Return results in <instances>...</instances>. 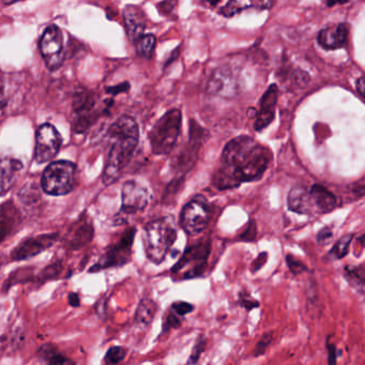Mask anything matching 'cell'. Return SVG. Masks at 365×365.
<instances>
[{
	"mask_svg": "<svg viewBox=\"0 0 365 365\" xmlns=\"http://www.w3.org/2000/svg\"><path fill=\"white\" fill-rule=\"evenodd\" d=\"M123 20H125L128 37L135 43L144 36V31L146 29V18L144 12L136 6H127L123 11Z\"/></svg>",
	"mask_w": 365,
	"mask_h": 365,
	"instance_id": "cell-17",
	"label": "cell"
},
{
	"mask_svg": "<svg viewBox=\"0 0 365 365\" xmlns=\"http://www.w3.org/2000/svg\"><path fill=\"white\" fill-rule=\"evenodd\" d=\"M270 149L251 136L241 135L226 144L220 166L213 175L212 183L217 190L238 187L241 183L257 181L270 165Z\"/></svg>",
	"mask_w": 365,
	"mask_h": 365,
	"instance_id": "cell-1",
	"label": "cell"
},
{
	"mask_svg": "<svg viewBox=\"0 0 365 365\" xmlns=\"http://www.w3.org/2000/svg\"><path fill=\"white\" fill-rule=\"evenodd\" d=\"M93 230L89 224H80L72 232L69 238V245L74 247H80L87 245L93 239Z\"/></svg>",
	"mask_w": 365,
	"mask_h": 365,
	"instance_id": "cell-26",
	"label": "cell"
},
{
	"mask_svg": "<svg viewBox=\"0 0 365 365\" xmlns=\"http://www.w3.org/2000/svg\"><path fill=\"white\" fill-rule=\"evenodd\" d=\"M277 99H279V88L275 84L271 85L260 100V108L256 114V121L254 123L256 131H262L272 123L275 116Z\"/></svg>",
	"mask_w": 365,
	"mask_h": 365,
	"instance_id": "cell-15",
	"label": "cell"
},
{
	"mask_svg": "<svg viewBox=\"0 0 365 365\" xmlns=\"http://www.w3.org/2000/svg\"><path fill=\"white\" fill-rule=\"evenodd\" d=\"M207 132L194 120L190 125V138L187 146L183 147L178 158L174 162L175 170L177 172L187 173L191 170L197 159L198 151L206 138Z\"/></svg>",
	"mask_w": 365,
	"mask_h": 365,
	"instance_id": "cell-11",
	"label": "cell"
},
{
	"mask_svg": "<svg viewBox=\"0 0 365 365\" xmlns=\"http://www.w3.org/2000/svg\"><path fill=\"white\" fill-rule=\"evenodd\" d=\"M181 326V319L174 313L168 314L164 317L163 331H170V329H177Z\"/></svg>",
	"mask_w": 365,
	"mask_h": 365,
	"instance_id": "cell-36",
	"label": "cell"
},
{
	"mask_svg": "<svg viewBox=\"0 0 365 365\" xmlns=\"http://www.w3.org/2000/svg\"><path fill=\"white\" fill-rule=\"evenodd\" d=\"M76 175V166L72 162H53L44 170L42 187L48 195H66L73 190Z\"/></svg>",
	"mask_w": 365,
	"mask_h": 365,
	"instance_id": "cell-5",
	"label": "cell"
},
{
	"mask_svg": "<svg viewBox=\"0 0 365 365\" xmlns=\"http://www.w3.org/2000/svg\"><path fill=\"white\" fill-rule=\"evenodd\" d=\"M207 91L224 98L234 97L237 93L236 78L228 68H217L209 78Z\"/></svg>",
	"mask_w": 365,
	"mask_h": 365,
	"instance_id": "cell-14",
	"label": "cell"
},
{
	"mask_svg": "<svg viewBox=\"0 0 365 365\" xmlns=\"http://www.w3.org/2000/svg\"><path fill=\"white\" fill-rule=\"evenodd\" d=\"M267 259H268V254L266 252L264 253H260L259 255L257 256L255 260L253 262V264H252V272H257L260 269L262 268V266H264L266 264Z\"/></svg>",
	"mask_w": 365,
	"mask_h": 365,
	"instance_id": "cell-40",
	"label": "cell"
},
{
	"mask_svg": "<svg viewBox=\"0 0 365 365\" xmlns=\"http://www.w3.org/2000/svg\"><path fill=\"white\" fill-rule=\"evenodd\" d=\"M348 35H349V25L346 23L331 25L318 33L317 42L324 50H337L347 44Z\"/></svg>",
	"mask_w": 365,
	"mask_h": 365,
	"instance_id": "cell-16",
	"label": "cell"
},
{
	"mask_svg": "<svg viewBox=\"0 0 365 365\" xmlns=\"http://www.w3.org/2000/svg\"><path fill=\"white\" fill-rule=\"evenodd\" d=\"M354 235H345L341 237L337 242L335 243L334 247H332L330 252H329V256L333 259H341L345 257L349 251V245L351 243Z\"/></svg>",
	"mask_w": 365,
	"mask_h": 365,
	"instance_id": "cell-28",
	"label": "cell"
},
{
	"mask_svg": "<svg viewBox=\"0 0 365 365\" xmlns=\"http://www.w3.org/2000/svg\"><path fill=\"white\" fill-rule=\"evenodd\" d=\"M123 215H133L146 208L149 202L148 191L135 181H128L123 187Z\"/></svg>",
	"mask_w": 365,
	"mask_h": 365,
	"instance_id": "cell-13",
	"label": "cell"
},
{
	"mask_svg": "<svg viewBox=\"0 0 365 365\" xmlns=\"http://www.w3.org/2000/svg\"><path fill=\"white\" fill-rule=\"evenodd\" d=\"M57 240H58L57 234L40 235V236L25 239L12 251L11 258L16 262L31 259L50 249Z\"/></svg>",
	"mask_w": 365,
	"mask_h": 365,
	"instance_id": "cell-12",
	"label": "cell"
},
{
	"mask_svg": "<svg viewBox=\"0 0 365 365\" xmlns=\"http://www.w3.org/2000/svg\"><path fill=\"white\" fill-rule=\"evenodd\" d=\"M40 51L50 71L59 69L65 59L63 33L58 27L51 25L40 40Z\"/></svg>",
	"mask_w": 365,
	"mask_h": 365,
	"instance_id": "cell-8",
	"label": "cell"
},
{
	"mask_svg": "<svg viewBox=\"0 0 365 365\" xmlns=\"http://www.w3.org/2000/svg\"><path fill=\"white\" fill-rule=\"evenodd\" d=\"M158 312V304L155 301L149 298H144L140 300L135 314V322L140 326L147 327L155 319V314Z\"/></svg>",
	"mask_w": 365,
	"mask_h": 365,
	"instance_id": "cell-24",
	"label": "cell"
},
{
	"mask_svg": "<svg viewBox=\"0 0 365 365\" xmlns=\"http://www.w3.org/2000/svg\"><path fill=\"white\" fill-rule=\"evenodd\" d=\"M332 230H331L330 227H324L318 232L317 235V241L319 245H326L329 241L332 239Z\"/></svg>",
	"mask_w": 365,
	"mask_h": 365,
	"instance_id": "cell-39",
	"label": "cell"
},
{
	"mask_svg": "<svg viewBox=\"0 0 365 365\" xmlns=\"http://www.w3.org/2000/svg\"><path fill=\"white\" fill-rule=\"evenodd\" d=\"M239 304L241 307H245L247 311H251V309L259 307V302L255 299L252 298L247 292H242L239 294Z\"/></svg>",
	"mask_w": 365,
	"mask_h": 365,
	"instance_id": "cell-33",
	"label": "cell"
},
{
	"mask_svg": "<svg viewBox=\"0 0 365 365\" xmlns=\"http://www.w3.org/2000/svg\"><path fill=\"white\" fill-rule=\"evenodd\" d=\"M108 138L112 140V147L103 173V182L108 185L118 180L133 155L140 138L138 123L132 117H120L110 125Z\"/></svg>",
	"mask_w": 365,
	"mask_h": 365,
	"instance_id": "cell-2",
	"label": "cell"
},
{
	"mask_svg": "<svg viewBox=\"0 0 365 365\" xmlns=\"http://www.w3.org/2000/svg\"><path fill=\"white\" fill-rule=\"evenodd\" d=\"M210 247L209 241L187 247L180 260L173 267L172 272H180L183 269L189 267V270L185 273V277L192 279V277H200L206 268Z\"/></svg>",
	"mask_w": 365,
	"mask_h": 365,
	"instance_id": "cell-10",
	"label": "cell"
},
{
	"mask_svg": "<svg viewBox=\"0 0 365 365\" xmlns=\"http://www.w3.org/2000/svg\"><path fill=\"white\" fill-rule=\"evenodd\" d=\"M210 221V207L208 200L202 195L192 198L180 215V225L190 236H197L208 227Z\"/></svg>",
	"mask_w": 365,
	"mask_h": 365,
	"instance_id": "cell-6",
	"label": "cell"
},
{
	"mask_svg": "<svg viewBox=\"0 0 365 365\" xmlns=\"http://www.w3.org/2000/svg\"><path fill=\"white\" fill-rule=\"evenodd\" d=\"M292 82L296 86L305 87L309 82V76L302 70H297L292 74Z\"/></svg>",
	"mask_w": 365,
	"mask_h": 365,
	"instance_id": "cell-37",
	"label": "cell"
},
{
	"mask_svg": "<svg viewBox=\"0 0 365 365\" xmlns=\"http://www.w3.org/2000/svg\"><path fill=\"white\" fill-rule=\"evenodd\" d=\"M134 236H135V228L125 230L120 239L106 250L100 262L91 267V272H98L103 269L123 266L129 262L131 259Z\"/></svg>",
	"mask_w": 365,
	"mask_h": 365,
	"instance_id": "cell-7",
	"label": "cell"
},
{
	"mask_svg": "<svg viewBox=\"0 0 365 365\" xmlns=\"http://www.w3.org/2000/svg\"><path fill=\"white\" fill-rule=\"evenodd\" d=\"M38 354L48 365H74L73 361L59 351L58 348L53 344H44L40 347Z\"/></svg>",
	"mask_w": 365,
	"mask_h": 365,
	"instance_id": "cell-23",
	"label": "cell"
},
{
	"mask_svg": "<svg viewBox=\"0 0 365 365\" xmlns=\"http://www.w3.org/2000/svg\"><path fill=\"white\" fill-rule=\"evenodd\" d=\"M194 307L189 302L185 301H177L172 304L173 313L176 314L177 316H185L187 314L191 313L193 311Z\"/></svg>",
	"mask_w": 365,
	"mask_h": 365,
	"instance_id": "cell-34",
	"label": "cell"
},
{
	"mask_svg": "<svg viewBox=\"0 0 365 365\" xmlns=\"http://www.w3.org/2000/svg\"><path fill=\"white\" fill-rule=\"evenodd\" d=\"M6 106V98L4 93L0 91V112L4 110Z\"/></svg>",
	"mask_w": 365,
	"mask_h": 365,
	"instance_id": "cell-45",
	"label": "cell"
},
{
	"mask_svg": "<svg viewBox=\"0 0 365 365\" xmlns=\"http://www.w3.org/2000/svg\"><path fill=\"white\" fill-rule=\"evenodd\" d=\"M155 43H157V39L155 36L151 34L143 36L140 40L135 42L138 54L144 58L150 59L155 52Z\"/></svg>",
	"mask_w": 365,
	"mask_h": 365,
	"instance_id": "cell-27",
	"label": "cell"
},
{
	"mask_svg": "<svg viewBox=\"0 0 365 365\" xmlns=\"http://www.w3.org/2000/svg\"><path fill=\"white\" fill-rule=\"evenodd\" d=\"M215 6H220L219 14L221 16H225V18H232V16H236L237 14L245 9H270L273 3H270V1H251V3L227 1V3L221 4L220 1H217Z\"/></svg>",
	"mask_w": 365,
	"mask_h": 365,
	"instance_id": "cell-20",
	"label": "cell"
},
{
	"mask_svg": "<svg viewBox=\"0 0 365 365\" xmlns=\"http://www.w3.org/2000/svg\"><path fill=\"white\" fill-rule=\"evenodd\" d=\"M93 106V97L87 93H78L74 100L76 113L87 112Z\"/></svg>",
	"mask_w": 365,
	"mask_h": 365,
	"instance_id": "cell-30",
	"label": "cell"
},
{
	"mask_svg": "<svg viewBox=\"0 0 365 365\" xmlns=\"http://www.w3.org/2000/svg\"><path fill=\"white\" fill-rule=\"evenodd\" d=\"M344 277L352 288L361 294H364L365 269L363 264L360 266H346L344 268Z\"/></svg>",
	"mask_w": 365,
	"mask_h": 365,
	"instance_id": "cell-25",
	"label": "cell"
},
{
	"mask_svg": "<svg viewBox=\"0 0 365 365\" xmlns=\"http://www.w3.org/2000/svg\"><path fill=\"white\" fill-rule=\"evenodd\" d=\"M127 354V350L121 346H115V347L110 348L108 352H106V356H104V364L106 365H115L118 364L119 362L125 358Z\"/></svg>",
	"mask_w": 365,
	"mask_h": 365,
	"instance_id": "cell-29",
	"label": "cell"
},
{
	"mask_svg": "<svg viewBox=\"0 0 365 365\" xmlns=\"http://www.w3.org/2000/svg\"><path fill=\"white\" fill-rule=\"evenodd\" d=\"M129 84H128V83H125V84L118 85V86L108 89V91L112 93L113 95H117V93H123V91H127L128 89H129Z\"/></svg>",
	"mask_w": 365,
	"mask_h": 365,
	"instance_id": "cell-42",
	"label": "cell"
},
{
	"mask_svg": "<svg viewBox=\"0 0 365 365\" xmlns=\"http://www.w3.org/2000/svg\"><path fill=\"white\" fill-rule=\"evenodd\" d=\"M287 204L289 210L299 215H313L315 212L309 190L304 187H292L288 193Z\"/></svg>",
	"mask_w": 365,
	"mask_h": 365,
	"instance_id": "cell-19",
	"label": "cell"
},
{
	"mask_svg": "<svg viewBox=\"0 0 365 365\" xmlns=\"http://www.w3.org/2000/svg\"><path fill=\"white\" fill-rule=\"evenodd\" d=\"M63 138L56 128L50 123L42 125L36 136L35 161L38 164L52 161L61 150Z\"/></svg>",
	"mask_w": 365,
	"mask_h": 365,
	"instance_id": "cell-9",
	"label": "cell"
},
{
	"mask_svg": "<svg viewBox=\"0 0 365 365\" xmlns=\"http://www.w3.org/2000/svg\"><path fill=\"white\" fill-rule=\"evenodd\" d=\"M69 303L71 307H80V297L76 294H69Z\"/></svg>",
	"mask_w": 365,
	"mask_h": 365,
	"instance_id": "cell-43",
	"label": "cell"
},
{
	"mask_svg": "<svg viewBox=\"0 0 365 365\" xmlns=\"http://www.w3.org/2000/svg\"><path fill=\"white\" fill-rule=\"evenodd\" d=\"M309 197L313 204L314 210L319 213L332 211L337 206V200L334 194L320 185H312L309 190Z\"/></svg>",
	"mask_w": 365,
	"mask_h": 365,
	"instance_id": "cell-18",
	"label": "cell"
},
{
	"mask_svg": "<svg viewBox=\"0 0 365 365\" xmlns=\"http://www.w3.org/2000/svg\"><path fill=\"white\" fill-rule=\"evenodd\" d=\"M286 262H287L288 268L292 274L298 275L307 270V267L301 260L297 259L292 254L286 255Z\"/></svg>",
	"mask_w": 365,
	"mask_h": 365,
	"instance_id": "cell-31",
	"label": "cell"
},
{
	"mask_svg": "<svg viewBox=\"0 0 365 365\" xmlns=\"http://www.w3.org/2000/svg\"><path fill=\"white\" fill-rule=\"evenodd\" d=\"M364 78L361 76V78L356 81V91H359V95H360L361 97L364 96Z\"/></svg>",
	"mask_w": 365,
	"mask_h": 365,
	"instance_id": "cell-44",
	"label": "cell"
},
{
	"mask_svg": "<svg viewBox=\"0 0 365 365\" xmlns=\"http://www.w3.org/2000/svg\"><path fill=\"white\" fill-rule=\"evenodd\" d=\"M205 347H206V339L204 337H200L198 341H196L195 346H194L193 351H192L191 356L187 361V365H195L197 363L200 354L205 350Z\"/></svg>",
	"mask_w": 365,
	"mask_h": 365,
	"instance_id": "cell-32",
	"label": "cell"
},
{
	"mask_svg": "<svg viewBox=\"0 0 365 365\" xmlns=\"http://www.w3.org/2000/svg\"><path fill=\"white\" fill-rule=\"evenodd\" d=\"M240 238L243 241H254L256 238V225L255 222H251L247 226L245 232L241 235Z\"/></svg>",
	"mask_w": 365,
	"mask_h": 365,
	"instance_id": "cell-38",
	"label": "cell"
},
{
	"mask_svg": "<svg viewBox=\"0 0 365 365\" xmlns=\"http://www.w3.org/2000/svg\"><path fill=\"white\" fill-rule=\"evenodd\" d=\"M328 354L329 365L336 364V348H335L334 344L328 343Z\"/></svg>",
	"mask_w": 365,
	"mask_h": 365,
	"instance_id": "cell-41",
	"label": "cell"
},
{
	"mask_svg": "<svg viewBox=\"0 0 365 365\" xmlns=\"http://www.w3.org/2000/svg\"><path fill=\"white\" fill-rule=\"evenodd\" d=\"M21 168L22 164L16 160H8L0 163V196L9 191L14 182V175Z\"/></svg>",
	"mask_w": 365,
	"mask_h": 365,
	"instance_id": "cell-22",
	"label": "cell"
},
{
	"mask_svg": "<svg viewBox=\"0 0 365 365\" xmlns=\"http://www.w3.org/2000/svg\"><path fill=\"white\" fill-rule=\"evenodd\" d=\"M177 239V230L170 217L155 220L145 227L144 245L147 258L162 264Z\"/></svg>",
	"mask_w": 365,
	"mask_h": 365,
	"instance_id": "cell-3",
	"label": "cell"
},
{
	"mask_svg": "<svg viewBox=\"0 0 365 365\" xmlns=\"http://www.w3.org/2000/svg\"><path fill=\"white\" fill-rule=\"evenodd\" d=\"M271 341H272V334L271 333H266V334L262 335V339L258 341L255 349H254V356H262L266 352L267 348L270 345Z\"/></svg>",
	"mask_w": 365,
	"mask_h": 365,
	"instance_id": "cell-35",
	"label": "cell"
},
{
	"mask_svg": "<svg viewBox=\"0 0 365 365\" xmlns=\"http://www.w3.org/2000/svg\"><path fill=\"white\" fill-rule=\"evenodd\" d=\"M18 222V210L12 202L0 205V242L11 234Z\"/></svg>",
	"mask_w": 365,
	"mask_h": 365,
	"instance_id": "cell-21",
	"label": "cell"
},
{
	"mask_svg": "<svg viewBox=\"0 0 365 365\" xmlns=\"http://www.w3.org/2000/svg\"><path fill=\"white\" fill-rule=\"evenodd\" d=\"M182 115L179 110L165 113L149 132L151 150L157 155H168L176 146L181 133Z\"/></svg>",
	"mask_w": 365,
	"mask_h": 365,
	"instance_id": "cell-4",
	"label": "cell"
}]
</instances>
